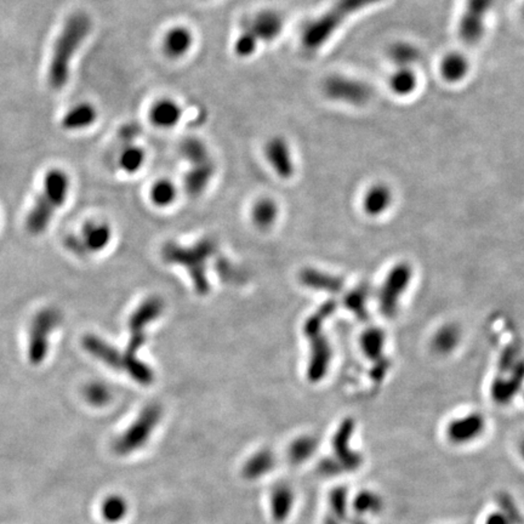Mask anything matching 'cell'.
<instances>
[{
	"instance_id": "obj_8",
	"label": "cell",
	"mask_w": 524,
	"mask_h": 524,
	"mask_svg": "<svg viewBox=\"0 0 524 524\" xmlns=\"http://www.w3.org/2000/svg\"><path fill=\"white\" fill-rule=\"evenodd\" d=\"M163 417V410L159 405L152 403L141 410L137 419L132 421L128 429H125L113 441L112 448L120 456L130 455L142 449L152 438Z\"/></svg>"
},
{
	"instance_id": "obj_23",
	"label": "cell",
	"mask_w": 524,
	"mask_h": 524,
	"mask_svg": "<svg viewBox=\"0 0 524 524\" xmlns=\"http://www.w3.org/2000/svg\"><path fill=\"white\" fill-rule=\"evenodd\" d=\"M214 161H209L199 166H192L185 175V188L191 197H199L207 190L211 178H214Z\"/></svg>"
},
{
	"instance_id": "obj_19",
	"label": "cell",
	"mask_w": 524,
	"mask_h": 524,
	"mask_svg": "<svg viewBox=\"0 0 524 524\" xmlns=\"http://www.w3.org/2000/svg\"><path fill=\"white\" fill-rule=\"evenodd\" d=\"M256 37L262 42H273L283 31L284 22L279 13L273 10H264L248 22Z\"/></svg>"
},
{
	"instance_id": "obj_10",
	"label": "cell",
	"mask_w": 524,
	"mask_h": 524,
	"mask_svg": "<svg viewBox=\"0 0 524 524\" xmlns=\"http://www.w3.org/2000/svg\"><path fill=\"white\" fill-rule=\"evenodd\" d=\"M413 277L410 264L402 262L393 267L379 292V306L381 314L386 317L396 316L402 295L405 293Z\"/></svg>"
},
{
	"instance_id": "obj_15",
	"label": "cell",
	"mask_w": 524,
	"mask_h": 524,
	"mask_svg": "<svg viewBox=\"0 0 524 524\" xmlns=\"http://www.w3.org/2000/svg\"><path fill=\"white\" fill-rule=\"evenodd\" d=\"M82 345L85 351L105 365L111 368L116 372L124 370V355L123 353L97 335L87 334L82 340Z\"/></svg>"
},
{
	"instance_id": "obj_17",
	"label": "cell",
	"mask_w": 524,
	"mask_h": 524,
	"mask_svg": "<svg viewBox=\"0 0 524 524\" xmlns=\"http://www.w3.org/2000/svg\"><path fill=\"white\" fill-rule=\"evenodd\" d=\"M508 375V374H505ZM524 384V359L515 365L508 376L499 375L491 385V398L498 405H508Z\"/></svg>"
},
{
	"instance_id": "obj_13",
	"label": "cell",
	"mask_w": 524,
	"mask_h": 524,
	"mask_svg": "<svg viewBox=\"0 0 524 524\" xmlns=\"http://www.w3.org/2000/svg\"><path fill=\"white\" fill-rule=\"evenodd\" d=\"M355 432V421L346 419L338 426L333 438V455L331 458L345 472H353L363 465V455L351 448V439Z\"/></svg>"
},
{
	"instance_id": "obj_29",
	"label": "cell",
	"mask_w": 524,
	"mask_h": 524,
	"mask_svg": "<svg viewBox=\"0 0 524 524\" xmlns=\"http://www.w3.org/2000/svg\"><path fill=\"white\" fill-rule=\"evenodd\" d=\"M318 444H319L318 438L311 434H304L294 439L287 450V456L290 464L300 465L310 460L316 454Z\"/></svg>"
},
{
	"instance_id": "obj_46",
	"label": "cell",
	"mask_w": 524,
	"mask_h": 524,
	"mask_svg": "<svg viewBox=\"0 0 524 524\" xmlns=\"http://www.w3.org/2000/svg\"><path fill=\"white\" fill-rule=\"evenodd\" d=\"M137 134H139V128L137 125H125L124 128L120 130L119 137L128 146L135 139V137H137Z\"/></svg>"
},
{
	"instance_id": "obj_27",
	"label": "cell",
	"mask_w": 524,
	"mask_h": 524,
	"mask_svg": "<svg viewBox=\"0 0 524 524\" xmlns=\"http://www.w3.org/2000/svg\"><path fill=\"white\" fill-rule=\"evenodd\" d=\"M96 119H97L96 108L92 105L84 102V104L77 105L67 112L63 116L61 124L63 129L73 132V130L89 128L91 124L95 123Z\"/></svg>"
},
{
	"instance_id": "obj_33",
	"label": "cell",
	"mask_w": 524,
	"mask_h": 524,
	"mask_svg": "<svg viewBox=\"0 0 524 524\" xmlns=\"http://www.w3.org/2000/svg\"><path fill=\"white\" fill-rule=\"evenodd\" d=\"M385 338L384 331L379 328L368 329L360 338V347L364 355L375 364L386 359L384 357Z\"/></svg>"
},
{
	"instance_id": "obj_11",
	"label": "cell",
	"mask_w": 524,
	"mask_h": 524,
	"mask_svg": "<svg viewBox=\"0 0 524 524\" xmlns=\"http://www.w3.org/2000/svg\"><path fill=\"white\" fill-rule=\"evenodd\" d=\"M323 90L329 99L355 106L367 104L373 96V89L367 83L345 75L329 77L323 84Z\"/></svg>"
},
{
	"instance_id": "obj_7",
	"label": "cell",
	"mask_w": 524,
	"mask_h": 524,
	"mask_svg": "<svg viewBox=\"0 0 524 524\" xmlns=\"http://www.w3.org/2000/svg\"><path fill=\"white\" fill-rule=\"evenodd\" d=\"M63 314L54 306H46L34 314L27 331V359L33 367L46 362L50 352L51 338L63 324Z\"/></svg>"
},
{
	"instance_id": "obj_39",
	"label": "cell",
	"mask_w": 524,
	"mask_h": 524,
	"mask_svg": "<svg viewBox=\"0 0 524 524\" xmlns=\"http://www.w3.org/2000/svg\"><path fill=\"white\" fill-rule=\"evenodd\" d=\"M83 396L89 405L101 408L111 402L113 393L111 387L102 381H91L84 386Z\"/></svg>"
},
{
	"instance_id": "obj_12",
	"label": "cell",
	"mask_w": 524,
	"mask_h": 524,
	"mask_svg": "<svg viewBox=\"0 0 524 524\" xmlns=\"http://www.w3.org/2000/svg\"><path fill=\"white\" fill-rule=\"evenodd\" d=\"M496 0H467L466 8L459 22V37L467 46H475L482 39L484 21Z\"/></svg>"
},
{
	"instance_id": "obj_40",
	"label": "cell",
	"mask_w": 524,
	"mask_h": 524,
	"mask_svg": "<svg viewBox=\"0 0 524 524\" xmlns=\"http://www.w3.org/2000/svg\"><path fill=\"white\" fill-rule=\"evenodd\" d=\"M496 508L503 512L512 524H524V515L515 498L508 491H499L496 496Z\"/></svg>"
},
{
	"instance_id": "obj_49",
	"label": "cell",
	"mask_w": 524,
	"mask_h": 524,
	"mask_svg": "<svg viewBox=\"0 0 524 524\" xmlns=\"http://www.w3.org/2000/svg\"><path fill=\"white\" fill-rule=\"evenodd\" d=\"M523 16H524V6H523Z\"/></svg>"
},
{
	"instance_id": "obj_45",
	"label": "cell",
	"mask_w": 524,
	"mask_h": 524,
	"mask_svg": "<svg viewBox=\"0 0 524 524\" xmlns=\"http://www.w3.org/2000/svg\"><path fill=\"white\" fill-rule=\"evenodd\" d=\"M218 262H219L218 272H219L220 277L223 278V281L232 283V284L233 283H242L243 274H242L240 269H235V266H233L230 261L220 259Z\"/></svg>"
},
{
	"instance_id": "obj_30",
	"label": "cell",
	"mask_w": 524,
	"mask_h": 524,
	"mask_svg": "<svg viewBox=\"0 0 524 524\" xmlns=\"http://www.w3.org/2000/svg\"><path fill=\"white\" fill-rule=\"evenodd\" d=\"M470 70V63L466 56L460 53H451L443 58L441 63L442 77L448 83H459L466 77Z\"/></svg>"
},
{
	"instance_id": "obj_2",
	"label": "cell",
	"mask_w": 524,
	"mask_h": 524,
	"mask_svg": "<svg viewBox=\"0 0 524 524\" xmlns=\"http://www.w3.org/2000/svg\"><path fill=\"white\" fill-rule=\"evenodd\" d=\"M92 22L85 13H75L67 18L51 55L48 80L50 87L60 90L70 79V63L77 50L90 33Z\"/></svg>"
},
{
	"instance_id": "obj_41",
	"label": "cell",
	"mask_w": 524,
	"mask_h": 524,
	"mask_svg": "<svg viewBox=\"0 0 524 524\" xmlns=\"http://www.w3.org/2000/svg\"><path fill=\"white\" fill-rule=\"evenodd\" d=\"M146 161L145 151L137 146L128 145L120 154L119 166L125 173H134L142 168Z\"/></svg>"
},
{
	"instance_id": "obj_35",
	"label": "cell",
	"mask_w": 524,
	"mask_h": 524,
	"mask_svg": "<svg viewBox=\"0 0 524 524\" xmlns=\"http://www.w3.org/2000/svg\"><path fill=\"white\" fill-rule=\"evenodd\" d=\"M420 50L417 46L407 42L395 43L388 49V58L398 68H412L414 63L420 60Z\"/></svg>"
},
{
	"instance_id": "obj_36",
	"label": "cell",
	"mask_w": 524,
	"mask_h": 524,
	"mask_svg": "<svg viewBox=\"0 0 524 524\" xmlns=\"http://www.w3.org/2000/svg\"><path fill=\"white\" fill-rule=\"evenodd\" d=\"M180 152L192 166H199L203 163L211 161L210 153L207 145L199 139L188 137L180 146Z\"/></svg>"
},
{
	"instance_id": "obj_18",
	"label": "cell",
	"mask_w": 524,
	"mask_h": 524,
	"mask_svg": "<svg viewBox=\"0 0 524 524\" xmlns=\"http://www.w3.org/2000/svg\"><path fill=\"white\" fill-rule=\"evenodd\" d=\"M269 512L276 522L289 518L295 505V491L288 483H277L269 491Z\"/></svg>"
},
{
	"instance_id": "obj_20",
	"label": "cell",
	"mask_w": 524,
	"mask_h": 524,
	"mask_svg": "<svg viewBox=\"0 0 524 524\" xmlns=\"http://www.w3.org/2000/svg\"><path fill=\"white\" fill-rule=\"evenodd\" d=\"M299 279L300 283L307 288L326 293H338L343 288V281L340 277L311 267L302 269Z\"/></svg>"
},
{
	"instance_id": "obj_9",
	"label": "cell",
	"mask_w": 524,
	"mask_h": 524,
	"mask_svg": "<svg viewBox=\"0 0 524 524\" xmlns=\"http://www.w3.org/2000/svg\"><path fill=\"white\" fill-rule=\"evenodd\" d=\"M112 240V228L109 225L96 221H87L78 235H67L63 245L68 252L78 257L97 254L107 248Z\"/></svg>"
},
{
	"instance_id": "obj_5",
	"label": "cell",
	"mask_w": 524,
	"mask_h": 524,
	"mask_svg": "<svg viewBox=\"0 0 524 524\" xmlns=\"http://www.w3.org/2000/svg\"><path fill=\"white\" fill-rule=\"evenodd\" d=\"M380 1L383 0H336L326 13L306 27L301 37L302 46L309 51L322 48L346 21L347 17Z\"/></svg>"
},
{
	"instance_id": "obj_31",
	"label": "cell",
	"mask_w": 524,
	"mask_h": 524,
	"mask_svg": "<svg viewBox=\"0 0 524 524\" xmlns=\"http://www.w3.org/2000/svg\"><path fill=\"white\" fill-rule=\"evenodd\" d=\"M353 515L365 518V516H375L384 508V500L373 491H359L352 503Z\"/></svg>"
},
{
	"instance_id": "obj_43",
	"label": "cell",
	"mask_w": 524,
	"mask_h": 524,
	"mask_svg": "<svg viewBox=\"0 0 524 524\" xmlns=\"http://www.w3.org/2000/svg\"><path fill=\"white\" fill-rule=\"evenodd\" d=\"M367 299L368 294L365 289L352 290L345 297V305L347 309L353 312L357 317L365 319L367 318Z\"/></svg>"
},
{
	"instance_id": "obj_3",
	"label": "cell",
	"mask_w": 524,
	"mask_h": 524,
	"mask_svg": "<svg viewBox=\"0 0 524 524\" xmlns=\"http://www.w3.org/2000/svg\"><path fill=\"white\" fill-rule=\"evenodd\" d=\"M70 178L63 170L48 171L43 190L34 200L26 218V231L31 235H41L49 228L55 213L66 203L70 192Z\"/></svg>"
},
{
	"instance_id": "obj_47",
	"label": "cell",
	"mask_w": 524,
	"mask_h": 524,
	"mask_svg": "<svg viewBox=\"0 0 524 524\" xmlns=\"http://www.w3.org/2000/svg\"><path fill=\"white\" fill-rule=\"evenodd\" d=\"M484 524H512L511 520H508V517L503 515V512L496 510V511L491 512V515L487 517L486 523Z\"/></svg>"
},
{
	"instance_id": "obj_14",
	"label": "cell",
	"mask_w": 524,
	"mask_h": 524,
	"mask_svg": "<svg viewBox=\"0 0 524 524\" xmlns=\"http://www.w3.org/2000/svg\"><path fill=\"white\" fill-rule=\"evenodd\" d=\"M486 429V419L481 413H470L458 417L447 427V437L453 444L462 446L476 441Z\"/></svg>"
},
{
	"instance_id": "obj_28",
	"label": "cell",
	"mask_w": 524,
	"mask_h": 524,
	"mask_svg": "<svg viewBox=\"0 0 524 524\" xmlns=\"http://www.w3.org/2000/svg\"><path fill=\"white\" fill-rule=\"evenodd\" d=\"M461 341V331L455 324L441 326L432 338V350L441 355H450Z\"/></svg>"
},
{
	"instance_id": "obj_34",
	"label": "cell",
	"mask_w": 524,
	"mask_h": 524,
	"mask_svg": "<svg viewBox=\"0 0 524 524\" xmlns=\"http://www.w3.org/2000/svg\"><path fill=\"white\" fill-rule=\"evenodd\" d=\"M278 205L271 198H261L252 207V218L255 226L260 230L272 228L278 219Z\"/></svg>"
},
{
	"instance_id": "obj_26",
	"label": "cell",
	"mask_w": 524,
	"mask_h": 524,
	"mask_svg": "<svg viewBox=\"0 0 524 524\" xmlns=\"http://www.w3.org/2000/svg\"><path fill=\"white\" fill-rule=\"evenodd\" d=\"M393 200L392 191L384 183L370 187L363 198V209L369 216H380L391 207Z\"/></svg>"
},
{
	"instance_id": "obj_44",
	"label": "cell",
	"mask_w": 524,
	"mask_h": 524,
	"mask_svg": "<svg viewBox=\"0 0 524 524\" xmlns=\"http://www.w3.org/2000/svg\"><path fill=\"white\" fill-rule=\"evenodd\" d=\"M520 350L516 346H510L503 352L499 359V370L501 375L508 374L520 360Z\"/></svg>"
},
{
	"instance_id": "obj_38",
	"label": "cell",
	"mask_w": 524,
	"mask_h": 524,
	"mask_svg": "<svg viewBox=\"0 0 524 524\" xmlns=\"http://www.w3.org/2000/svg\"><path fill=\"white\" fill-rule=\"evenodd\" d=\"M149 197L156 207H170L178 198V190L169 180H159L153 185Z\"/></svg>"
},
{
	"instance_id": "obj_48",
	"label": "cell",
	"mask_w": 524,
	"mask_h": 524,
	"mask_svg": "<svg viewBox=\"0 0 524 524\" xmlns=\"http://www.w3.org/2000/svg\"><path fill=\"white\" fill-rule=\"evenodd\" d=\"M518 450H520V456H522V459L524 460V438L520 441V447H518Z\"/></svg>"
},
{
	"instance_id": "obj_6",
	"label": "cell",
	"mask_w": 524,
	"mask_h": 524,
	"mask_svg": "<svg viewBox=\"0 0 524 524\" xmlns=\"http://www.w3.org/2000/svg\"><path fill=\"white\" fill-rule=\"evenodd\" d=\"M336 309L334 301L326 302L312 314L304 326V333L311 345L310 362L307 367V378L311 383H318L326 375L333 358L331 343L323 331V324Z\"/></svg>"
},
{
	"instance_id": "obj_21",
	"label": "cell",
	"mask_w": 524,
	"mask_h": 524,
	"mask_svg": "<svg viewBox=\"0 0 524 524\" xmlns=\"http://www.w3.org/2000/svg\"><path fill=\"white\" fill-rule=\"evenodd\" d=\"M193 34L183 26H176L168 31L163 41V49L170 58L185 56L193 46Z\"/></svg>"
},
{
	"instance_id": "obj_4",
	"label": "cell",
	"mask_w": 524,
	"mask_h": 524,
	"mask_svg": "<svg viewBox=\"0 0 524 524\" xmlns=\"http://www.w3.org/2000/svg\"><path fill=\"white\" fill-rule=\"evenodd\" d=\"M218 252V243L205 237L192 247H182L175 242H168L161 248V257L166 264H178L186 269L194 289L199 295H207L210 290L208 279V260Z\"/></svg>"
},
{
	"instance_id": "obj_37",
	"label": "cell",
	"mask_w": 524,
	"mask_h": 524,
	"mask_svg": "<svg viewBox=\"0 0 524 524\" xmlns=\"http://www.w3.org/2000/svg\"><path fill=\"white\" fill-rule=\"evenodd\" d=\"M417 78L412 68H398L390 78L391 90L400 96L410 95L417 89Z\"/></svg>"
},
{
	"instance_id": "obj_25",
	"label": "cell",
	"mask_w": 524,
	"mask_h": 524,
	"mask_svg": "<svg viewBox=\"0 0 524 524\" xmlns=\"http://www.w3.org/2000/svg\"><path fill=\"white\" fill-rule=\"evenodd\" d=\"M348 516V489L336 487L328 496V511L324 524H347Z\"/></svg>"
},
{
	"instance_id": "obj_24",
	"label": "cell",
	"mask_w": 524,
	"mask_h": 524,
	"mask_svg": "<svg viewBox=\"0 0 524 524\" xmlns=\"http://www.w3.org/2000/svg\"><path fill=\"white\" fill-rule=\"evenodd\" d=\"M182 109L170 99L159 100L149 111V119L157 128L171 129L181 119Z\"/></svg>"
},
{
	"instance_id": "obj_22",
	"label": "cell",
	"mask_w": 524,
	"mask_h": 524,
	"mask_svg": "<svg viewBox=\"0 0 524 524\" xmlns=\"http://www.w3.org/2000/svg\"><path fill=\"white\" fill-rule=\"evenodd\" d=\"M276 466V455L272 450L260 449L244 462L242 475L249 481L262 478Z\"/></svg>"
},
{
	"instance_id": "obj_42",
	"label": "cell",
	"mask_w": 524,
	"mask_h": 524,
	"mask_svg": "<svg viewBox=\"0 0 524 524\" xmlns=\"http://www.w3.org/2000/svg\"><path fill=\"white\" fill-rule=\"evenodd\" d=\"M259 42L260 41H259V38L256 37L255 32L252 31L250 25L245 23L235 43V54L238 55L240 58L252 56L255 53Z\"/></svg>"
},
{
	"instance_id": "obj_16",
	"label": "cell",
	"mask_w": 524,
	"mask_h": 524,
	"mask_svg": "<svg viewBox=\"0 0 524 524\" xmlns=\"http://www.w3.org/2000/svg\"><path fill=\"white\" fill-rule=\"evenodd\" d=\"M266 158L269 166L276 171L277 175L283 180H288L294 176L295 164L293 156L290 152V147L285 139L281 137H274L269 139L264 147Z\"/></svg>"
},
{
	"instance_id": "obj_32",
	"label": "cell",
	"mask_w": 524,
	"mask_h": 524,
	"mask_svg": "<svg viewBox=\"0 0 524 524\" xmlns=\"http://www.w3.org/2000/svg\"><path fill=\"white\" fill-rule=\"evenodd\" d=\"M100 512H101V517L107 523H119L128 516L129 503L124 496H119V494H111L102 500L101 506H100Z\"/></svg>"
},
{
	"instance_id": "obj_1",
	"label": "cell",
	"mask_w": 524,
	"mask_h": 524,
	"mask_svg": "<svg viewBox=\"0 0 524 524\" xmlns=\"http://www.w3.org/2000/svg\"><path fill=\"white\" fill-rule=\"evenodd\" d=\"M164 311V302L161 297L151 296L142 302L129 318L128 328L130 331L127 351L124 355V372L132 376V380L141 385L152 384L154 374L147 364L141 362L137 352L147 341V328L156 322Z\"/></svg>"
}]
</instances>
